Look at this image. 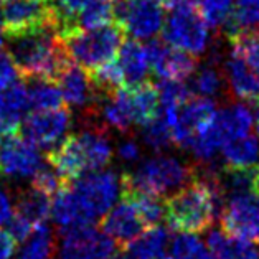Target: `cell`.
Masks as SVG:
<instances>
[{
	"mask_svg": "<svg viewBox=\"0 0 259 259\" xmlns=\"http://www.w3.org/2000/svg\"><path fill=\"white\" fill-rule=\"evenodd\" d=\"M68 187L76 198L86 223L93 225L114 206L121 193V179L111 170H98L71 180Z\"/></svg>",
	"mask_w": 259,
	"mask_h": 259,
	"instance_id": "obj_6",
	"label": "cell"
},
{
	"mask_svg": "<svg viewBox=\"0 0 259 259\" xmlns=\"http://www.w3.org/2000/svg\"><path fill=\"white\" fill-rule=\"evenodd\" d=\"M217 121L221 131H223L226 142L228 139L249 134L251 127L254 125V116H252V111L246 104L236 103L221 109L217 114Z\"/></svg>",
	"mask_w": 259,
	"mask_h": 259,
	"instance_id": "obj_26",
	"label": "cell"
},
{
	"mask_svg": "<svg viewBox=\"0 0 259 259\" xmlns=\"http://www.w3.org/2000/svg\"><path fill=\"white\" fill-rule=\"evenodd\" d=\"M101 228L121 248H127L145 230H149L127 198H122L121 203L112 206L101 218Z\"/></svg>",
	"mask_w": 259,
	"mask_h": 259,
	"instance_id": "obj_15",
	"label": "cell"
},
{
	"mask_svg": "<svg viewBox=\"0 0 259 259\" xmlns=\"http://www.w3.org/2000/svg\"><path fill=\"white\" fill-rule=\"evenodd\" d=\"M4 25H2V15H0V45L4 43Z\"/></svg>",
	"mask_w": 259,
	"mask_h": 259,
	"instance_id": "obj_44",
	"label": "cell"
},
{
	"mask_svg": "<svg viewBox=\"0 0 259 259\" xmlns=\"http://www.w3.org/2000/svg\"><path fill=\"white\" fill-rule=\"evenodd\" d=\"M114 2L116 0H88L76 18V28L93 30L114 23Z\"/></svg>",
	"mask_w": 259,
	"mask_h": 259,
	"instance_id": "obj_30",
	"label": "cell"
},
{
	"mask_svg": "<svg viewBox=\"0 0 259 259\" xmlns=\"http://www.w3.org/2000/svg\"><path fill=\"white\" fill-rule=\"evenodd\" d=\"M226 168H251L259 165V139L257 136L244 134L228 139L221 145Z\"/></svg>",
	"mask_w": 259,
	"mask_h": 259,
	"instance_id": "obj_22",
	"label": "cell"
},
{
	"mask_svg": "<svg viewBox=\"0 0 259 259\" xmlns=\"http://www.w3.org/2000/svg\"><path fill=\"white\" fill-rule=\"evenodd\" d=\"M7 223H9V233L15 238V241H18V243H23L25 239L31 235V231H33V228H35L33 225L28 223L27 220L22 218L20 214H17V213L12 214V218L7 221Z\"/></svg>",
	"mask_w": 259,
	"mask_h": 259,
	"instance_id": "obj_38",
	"label": "cell"
},
{
	"mask_svg": "<svg viewBox=\"0 0 259 259\" xmlns=\"http://www.w3.org/2000/svg\"><path fill=\"white\" fill-rule=\"evenodd\" d=\"M200 0H165L163 7L168 10H180V9H198Z\"/></svg>",
	"mask_w": 259,
	"mask_h": 259,
	"instance_id": "obj_42",
	"label": "cell"
},
{
	"mask_svg": "<svg viewBox=\"0 0 259 259\" xmlns=\"http://www.w3.org/2000/svg\"><path fill=\"white\" fill-rule=\"evenodd\" d=\"M218 61H210L208 65L197 68L192 76V91L201 98H214L225 90L226 81L223 69L218 65Z\"/></svg>",
	"mask_w": 259,
	"mask_h": 259,
	"instance_id": "obj_29",
	"label": "cell"
},
{
	"mask_svg": "<svg viewBox=\"0 0 259 259\" xmlns=\"http://www.w3.org/2000/svg\"><path fill=\"white\" fill-rule=\"evenodd\" d=\"M168 233L162 226H152L145 230L141 236L134 239L127 248H124L129 252L132 259H170L167 252Z\"/></svg>",
	"mask_w": 259,
	"mask_h": 259,
	"instance_id": "obj_23",
	"label": "cell"
},
{
	"mask_svg": "<svg viewBox=\"0 0 259 259\" xmlns=\"http://www.w3.org/2000/svg\"><path fill=\"white\" fill-rule=\"evenodd\" d=\"M23 243L18 259H55V235L47 223L36 225Z\"/></svg>",
	"mask_w": 259,
	"mask_h": 259,
	"instance_id": "obj_28",
	"label": "cell"
},
{
	"mask_svg": "<svg viewBox=\"0 0 259 259\" xmlns=\"http://www.w3.org/2000/svg\"><path fill=\"white\" fill-rule=\"evenodd\" d=\"M55 83L61 91L63 101L73 107H86L96 103L99 98L88 71L73 61L61 69Z\"/></svg>",
	"mask_w": 259,
	"mask_h": 259,
	"instance_id": "obj_16",
	"label": "cell"
},
{
	"mask_svg": "<svg viewBox=\"0 0 259 259\" xmlns=\"http://www.w3.org/2000/svg\"><path fill=\"white\" fill-rule=\"evenodd\" d=\"M27 79V93L30 101V111H50L63 107L61 91L55 81L45 78H25Z\"/></svg>",
	"mask_w": 259,
	"mask_h": 259,
	"instance_id": "obj_27",
	"label": "cell"
},
{
	"mask_svg": "<svg viewBox=\"0 0 259 259\" xmlns=\"http://www.w3.org/2000/svg\"><path fill=\"white\" fill-rule=\"evenodd\" d=\"M50 198L52 197L30 187L28 190L18 195L14 213L20 214L22 218H25L33 226L45 223L47 218L52 214V200Z\"/></svg>",
	"mask_w": 259,
	"mask_h": 259,
	"instance_id": "obj_25",
	"label": "cell"
},
{
	"mask_svg": "<svg viewBox=\"0 0 259 259\" xmlns=\"http://www.w3.org/2000/svg\"><path fill=\"white\" fill-rule=\"evenodd\" d=\"M9 53L22 78L55 81L71 60L52 27L9 36Z\"/></svg>",
	"mask_w": 259,
	"mask_h": 259,
	"instance_id": "obj_2",
	"label": "cell"
},
{
	"mask_svg": "<svg viewBox=\"0 0 259 259\" xmlns=\"http://www.w3.org/2000/svg\"><path fill=\"white\" fill-rule=\"evenodd\" d=\"M17 241L9 231L0 228V259H12L15 254Z\"/></svg>",
	"mask_w": 259,
	"mask_h": 259,
	"instance_id": "obj_39",
	"label": "cell"
},
{
	"mask_svg": "<svg viewBox=\"0 0 259 259\" xmlns=\"http://www.w3.org/2000/svg\"><path fill=\"white\" fill-rule=\"evenodd\" d=\"M71 125V111L68 107H58L50 111H35L23 119L20 134L35 147L53 149L65 139Z\"/></svg>",
	"mask_w": 259,
	"mask_h": 259,
	"instance_id": "obj_12",
	"label": "cell"
},
{
	"mask_svg": "<svg viewBox=\"0 0 259 259\" xmlns=\"http://www.w3.org/2000/svg\"><path fill=\"white\" fill-rule=\"evenodd\" d=\"M167 45L190 55H201L208 47V25L198 9L170 10L162 28Z\"/></svg>",
	"mask_w": 259,
	"mask_h": 259,
	"instance_id": "obj_8",
	"label": "cell"
},
{
	"mask_svg": "<svg viewBox=\"0 0 259 259\" xmlns=\"http://www.w3.org/2000/svg\"><path fill=\"white\" fill-rule=\"evenodd\" d=\"M225 81L233 96L254 104L259 101V76L241 55L231 50L223 68Z\"/></svg>",
	"mask_w": 259,
	"mask_h": 259,
	"instance_id": "obj_17",
	"label": "cell"
},
{
	"mask_svg": "<svg viewBox=\"0 0 259 259\" xmlns=\"http://www.w3.org/2000/svg\"><path fill=\"white\" fill-rule=\"evenodd\" d=\"M116 61L119 68H121L124 88H131L147 81L150 66L147 60V53H145V47L142 43H139V40L134 38L124 40L121 48H119Z\"/></svg>",
	"mask_w": 259,
	"mask_h": 259,
	"instance_id": "obj_20",
	"label": "cell"
},
{
	"mask_svg": "<svg viewBox=\"0 0 259 259\" xmlns=\"http://www.w3.org/2000/svg\"><path fill=\"white\" fill-rule=\"evenodd\" d=\"M206 243L214 259H259V251L251 243L226 235L223 230L211 231Z\"/></svg>",
	"mask_w": 259,
	"mask_h": 259,
	"instance_id": "obj_24",
	"label": "cell"
},
{
	"mask_svg": "<svg viewBox=\"0 0 259 259\" xmlns=\"http://www.w3.org/2000/svg\"><path fill=\"white\" fill-rule=\"evenodd\" d=\"M160 96V106L162 107H180L192 98V91L183 81L175 79H160L157 84Z\"/></svg>",
	"mask_w": 259,
	"mask_h": 259,
	"instance_id": "obj_34",
	"label": "cell"
},
{
	"mask_svg": "<svg viewBox=\"0 0 259 259\" xmlns=\"http://www.w3.org/2000/svg\"><path fill=\"white\" fill-rule=\"evenodd\" d=\"M18 79H22V74L17 69L10 53L0 48V90Z\"/></svg>",
	"mask_w": 259,
	"mask_h": 259,
	"instance_id": "obj_37",
	"label": "cell"
},
{
	"mask_svg": "<svg viewBox=\"0 0 259 259\" xmlns=\"http://www.w3.org/2000/svg\"><path fill=\"white\" fill-rule=\"evenodd\" d=\"M221 230L241 241L259 244V193L228 195L220 211Z\"/></svg>",
	"mask_w": 259,
	"mask_h": 259,
	"instance_id": "obj_7",
	"label": "cell"
},
{
	"mask_svg": "<svg viewBox=\"0 0 259 259\" xmlns=\"http://www.w3.org/2000/svg\"><path fill=\"white\" fill-rule=\"evenodd\" d=\"M114 252L116 243L90 225L61 230V244L55 259H111Z\"/></svg>",
	"mask_w": 259,
	"mask_h": 259,
	"instance_id": "obj_11",
	"label": "cell"
},
{
	"mask_svg": "<svg viewBox=\"0 0 259 259\" xmlns=\"http://www.w3.org/2000/svg\"><path fill=\"white\" fill-rule=\"evenodd\" d=\"M195 179V168L172 155H155L134 172L121 177V192H139L152 197L177 192Z\"/></svg>",
	"mask_w": 259,
	"mask_h": 259,
	"instance_id": "obj_4",
	"label": "cell"
},
{
	"mask_svg": "<svg viewBox=\"0 0 259 259\" xmlns=\"http://www.w3.org/2000/svg\"><path fill=\"white\" fill-rule=\"evenodd\" d=\"M14 214V208H12V201L9 193L5 192V188L0 185V225L7 223Z\"/></svg>",
	"mask_w": 259,
	"mask_h": 259,
	"instance_id": "obj_41",
	"label": "cell"
},
{
	"mask_svg": "<svg viewBox=\"0 0 259 259\" xmlns=\"http://www.w3.org/2000/svg\"><path fill=\"white\" fill-rule=\"evenodd\" d=\"M119 157L124 160V162H136L139 157H141V147L136 141H125L119 145V150H117Z\"/></svg>",
	"mask_w": 259,
	"mask_h": 259,
	"instance_id": "obj_40",
	"label": "cell"
},
{
	"mask_svg": "<svg viewBox=\"0 0 259 259\" xmlns=\"http://www.w3.org/2000/svg\"><path fill=\"white\" fill-rule=\"evenodd\" d=\"M165 7L159 0H116V22L134 40H150L163 28Z\"/></svg>",
	"mask_w": 259,
	"mask_h": 259,
	"instance_id": "obj_9",
	"label": "cell"
},
{
	"mask_svg": "<svg viewBox=\"0 0 259 259\" xmlns=\"http://www.w3.org/2000/svg\"><path fill=\"white\" fill-rule=\"evenodd\" d=\"M121 195L122 198H127L134 205L139 217L142 218L147 228L159 225L160 218L163 217V205L159 201V198L139 192H121Z\"/></svg>",
	"mask_w": 259,
	"mask_h": 259,
	"instance_id": "obj_31",
	"label": "cell"
},
{
	"mask_svg": "<svg viewBox=\"0 0 259 259\" xmlns=\"http://www.w3.org/2000/svg\"><path fill=\"white\" fill-rule=\"evenodd\" d=\"M30 111L27 84L22 79L0 90V122L9 132H18Z\"/></svg>",
	"mask_w": 259,
	"mask_h": 259,
	"instance_id": "obj_19",
	"label": "cell"
},
{
	"mask_svg": "<svg viewBox=\"0 0 259 259\" xmlns=\"http://www.w3.org/2000/svg\"><path fill=\"white\" fill-rule=\"evenodd\" d=\"M223 206V195L214 177L195 179L174 192L163 203L168 226L187 235H198L211 228Z\"/></svg>",
	"mask_w": 259,
	"mask_h": 259,
	"instance_id": "obj_1",
	"label": "cell"
},
{
	"mask_svg": "<svg viewBox=\"0 0 259 259\" xmlns=\"http://www.w3.org/2000/svg\"><path fill=\"white\" fill-rule=\"evenodd\" d=\"M170 259H214L197 235L182 233L170 244Z\"/></svg>",
	"mask_w": 259,
	"mask_h": 259,
	"instance_id": "obj_32",
	"label": "cell"
},
{
	"mask_svg": "<svg viewBox=\"0 0 259 259\" xmlns=\"http://www.w3.org/2000/svg\"><path fill=\"white\" fill-rule=\"evenodd\" d=\"M252 106H254V112H252V116H254V129H256V136L259 139V101Z\"/></svg>",
	"mask_w": 259,
	"mask_h": 259,
	"instance_id": "obj_43",
	"label": "cell"
},
{
	"mask_svg": "<svg viewBox=\"0 0 259 259\" xmlns=\"http://www.w3.org/2000/svg\"><path fill=\"white\" fill-rule=\"evenodd\" d=\"M124 35L122 27L114 22L93 30L76 28L60 36L58 40L69 60L90 73L116 58L124 41Z\"/></svg>",
	"mask_w": 259,
	"mask_h": 259,
	"instance_id": "obj_5",
	"label": "cell"
},
{
	"mask_svg": "<svg viewBox=\"0 0 259 259\" xmlns=\"http://www.w3.org/2000/svg\"><path fill=\"white\" fill-rule=\"evenodd\" d=\"M235 0H200L198 10L208 27L220 28L225 23Z\"/></svg>",
	"mask_w": 259,
	"mask_h": 259,
	"instance_id": "obj_36",
	"label": "cell"
},
{
	"mask_svg": "<svg viewBox=\"0 0 259 259\" xmlns=\"http://www.w3.org/2000/svg\"><path fill=\"white\" fill-rule=\"evenodd\" d=\"M41 167L38 147L20 132H9L0 141V175L9 179L33 177Z\"/></svg>",
	"mask_w": 259,
	"mask_h": 259,
	"instance_id": "obj_13",
	"label": "cell"
},
{
	"mask_svg": "<svg viewBox=\"0 0 259 259\" xmlns=\"http://www.w3.org/2000/svg\"><path fill=\"white\" fill-rule=\"evenodd\" d=\"M5 38L38 28H53L52 0H2L0 2Z\"/></svg>",
	"mask_w": 259,
	"mask_h": 259,
	"instance_id": "obj_10",
	"label": "cell"
},
{
	"mask_svg": "<svg viewBox=\"0 0 259 259\" xmlns=\"http://www.w3.org/2000/svg\"><path fill=\"white\" fill-rule=\"evenodd\" d=\"M125 103L131 111L132 121L137 125H145L159 116L160 111V96L157 84L147 79L141 84L122 88Z\"/></svg>",
	"mask_w": 259,
	"mask_h": 259,
	"instance_id": "obj_18",
	"label": "cell"
},
{
	"mask_svg": "<svg viewBox=\"0 0 259 259\" xmlns=\"http://www.w3.org/2000/svg\"><path fill=\"white\" fill-rule=\"evenodd\" d=\"M142 141L154 150H165L174 144L172 131H170L165 119L160 116V112L154 121L142 125Z\"/></svg>",
	"mask_w": 259,
	"mask_h": 259,
	"instance_id": "obj_33",
	"label": "cell"
},
{
	"mask_svg": "<svg viewBox=\"0 0 259 259\" xmlns=\"http://www.w3.org/2000/svg\"><path fill=\"white\" fill-rule=\"evenodd\" d=\"M111 160L112 147L99 131L69 134L50 149L47 155V162L68 182L84 174L103 170Z\"/></svg>",
	"mask_w": 259,
	"mask_h": 259,
	"instance_id": "obj_3",
	"label": "cell"
},
{
	"mask_svg": "<svg viewBox=\"0 0 259 259\" xmlns=\"http://www.w3.org/2000/svg\"><path fill=\"white\" fill-rule=\"evenodd\" d=\"M66 185H68V180L63 179L50 163L48 165H41L38 168V172L33 175V182H31V187L48 195V197H53V195L63 190Z\"/></svg>",
	"mask_w": 259,
	"mask_h": 259,
	"instance_id": "obj_35",
	"label": "cell"
},
{
	"mask_svg": "<svg viewBox=\"0 0 259 259\" xmlns=\"http://www.w3.org/2000/svg\"><path fill=\"white\" fill-rule=\"evenodd\" d=\"M159 2H160V4L163 5V2H165V0H159Z\"/></svg>",
	"mask_w": 259,
	"mask_h": 259,
	"instance_id": "obj_46",
	"label": "cell"
},
{
	"mask_svg": "<svg viewBox=\"0 0 259 259\" xmlns=\"http://www.w3.org/2000/svg\"><path fill=\"white\" fill-rule=\"evenodd\" d=\"M223 30L228 41L259 31V0H235Z\"/></svg>",
	"mask_w": 259,
	"mask_h": 259,
	"instance_id": "obj_21",
	"label": "cell"
},
{
	"mask_svg": "<svg viewBox=\"0 0 259 259\" xmlns=\"http://www.w3.org/2000/svg\"><path fill=\"white\" fill-rule=\"evenodd\" d=\"M145 47L149 66L155 76L160 79H175L185 81L197 71V60L195 56L183 52V50L174 48L160 40H149Z\"/></svg>",
	"mask_w": 259,
	"mask_h": 259,
	"instance_id": "obj_14",
	"label": "cell"
},
{
	"mask_svg": "<svg viewBox=\"0 0 259 259\" xmlns=\"http://www.w3.org/2000/svg\"><path fill=\"white\" fill-rule=\"evenodd\" d=\"M5 134H7V131H5V127L2 125V122H0V141H2Z\"/></svg>",
	"mask_w": 259,
	"mask_h": 259,
	"instance_id": "obj_45",
	"label": "cell"
}]
</instances>
